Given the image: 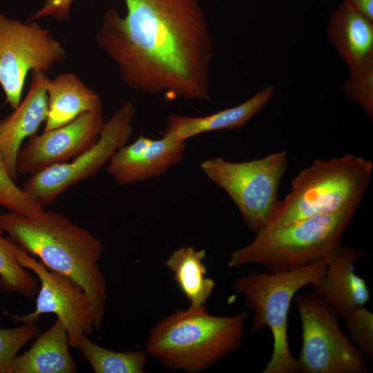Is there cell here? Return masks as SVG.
<instances>
[{"instance_id": "obj_1", "label": "cell", "mask_w": 373, "mask_h": 373, "mask_svg": "<svg viewBox=\"0 0 373 373\" xmlns=\"http://www.w3.org/2000/svg\"><path fill=\"white\" fill-rule=\"evenodd\" d=\"M127 12H106L99 47L132 89L208 101L213 41L198 0H124Z\"/></svg>"}, {"instance_id": "obj_2", "label": "cell", "mask_w": 373, "mask_h": 373, "mask_svg": "<svg viewBox=\"0 0 373 373\" xmlns=\"http://www.w3.org/2000/svg\"><path fill=\"white\" fill-rule=\"evenodd\" d=\"M0 228L48 269L67 276L84 288L93 307L95 328L99 330L107 300L106 280L99 264L100 240L66 216L52 211H44L35 217L2 213Z\"/></svg>"}, {"instance_id": "obj_3", "label": "cell", "mask_w": 373, "mask_h": 373, "mask_svg": "<svg viewBox=\"0 0 373 373\" xmlns=\"http://www.w3.org/2000/svg\"><path fill=\"white\" fill-rule=\"evenodd\" d=\"M247 318L245 311L214 316L205 306L178 310L153 326L146 351L170 370L204 371L240 347Z\"/></svg>"}, {"instance_id": "obj_4", "label": "cell", "mask_w": 373, "mask_h": 373, "mask_svg": "<svg viewBox=\"0 0 373 373\" xmlns=\"http://www.w3.org/2000/svg\"><path fill=\"white\" fill-rule=\"evenodd\" d=\"M358 205L266 229L248 245L233 250L228 267L259 265L270 272L289 271L329 262L341 247V238Z\"/></svg>"}, {"instance_id": "obj_5", "label": "cell", "mask_w": 373, "mask_h": 373, "mask_svg": "<svg viewBox=\"0 0 373 373\" xmlns=\"http://www.w3.org/2000/svg\"><path fill=\"white\" fill-rule=\"evenodd\" d=\"M372 171L371 161L352 154L314 160L292 180L291 191L279 201L266 229L334 213L347 206H360Z\"/></svg>"}, {"instance_id": "obj_6", "label": "cell", "mask_w": 373, "mask_h": 373, "mask_svg": "<svg viewBox=\"0 0 373 373\" xmlns=\"http://www.w3.org/2000/svg\"><path fill=\"white\" fill-rule=\"evenodd\" d=\"M329 263L319 262L289 271L252 273L234 279L233 289L242 294L252 312L253 332L268 327L273 350L263 373L300 372L288 341V315L291 300L300 289L311 285L325 273Z\"/></svg>"}, {"instance_id": "obj_7", "label": "cell", "mask_w": 373, "mask_h": 373, "mask_svg": "<svg viewBox=\"0 0 373 373\" xmlns=\"http://www.w3.org/2000/svg\"><path fill=\"white\" fill-rule=\"evenodd\" d=\"M287 166L285 151L247 162L215 157L200 164L206 176L232 199L255 234L265 231L275 215L279 184Z\"/></svg>"}, {"instance_id": "obj_8", "label": "cell", "mask_w": 373, "mask_h": 373, "mask_svg": "<svg viewBox=\"0 0 373 373\" xmlns=\"http://www.w3.org/2000/svg\"><path fill=\"white\" fill-rule=\"evenodd\" d=\"M302 325L303 373H366L365 356L341 329L336 312L314 293L294 296Z\"/></svg>"}, {"instance_id": "obj_9", "label": "cell", "mask_w": 373, "mask_h": 373, "mask_svg": "<svg viewBox=\"0 0 373 373\" xmlns=\"http://www.w3.org/2000/svg\"><path fill=\"white\" fill-rule=\"evenodd\" d=\"M135 115L132 102L123 104L104 122L94 144L68 162L30 175L21 186L23 191L44 207L53 204L74 184L95 175L118 149L127 144L133 133Z\"/></svg>"}, {"instance_id": "obj_10", "label": "cell", "mask_w": 373, "mask_h": 373, "mask_svg": "<svg viewBox=\"0 0 373 373\" xmlns=\"http://www.w3.org/2000/svg\"><path fill=\"white\" fill-rule=\"evenodd\" d=\"M66 55L62 44L36 21L23 23L0 12V85L12 109L21 101L28 73H45Z\"/></svg>"}, {"instance_id": "obj_11", "label": "cell", "mask_w": 373, "mask_h": 373, "mask_svg": "<svg viewBox=\"0 0 373 373\" xmlns=\"http://www.w3.org/2000/svg\"><path fill=\"white\" fill-rule=\"evenodd\" d=\"M19 263L32 271L41 283L36 307L30 313L8 314L20 323H37L40 316L52 313L65 326L70 347H75L83 335H89L95 327L93 307L84 288L72 278L48 269L17 244Z\"/></svg>"}, {"instance_id": "obj_12", "label": "cell", "mask_w": 373, "mask_h": 373, "mask_svg": "<svg viewBox=\"0 0 373 373\" xmlns=\"http://www.w3.org/2000/svg\"><path fill=\"white\" fill-rule=\"evenodd\" d=\"M103 116L102 107L60 127L32 136L18 153L17 173L32 175L83 153L98 140L104 122Z\"/></svg>"}, {"instance_id": "obj_13", "label": "cell", "mask_w": 373, "mask_h": 373, "mask_svg": "<svg viewBox=\"0 0 373 373\" xmlns=\"http://www.w3.org/2000/svg\"><path fill=\"white\" fill-rule=\"evenodd\" d=\"M186 142L162 136L153 140L140 134L118 149L108 162L106 171L121 185L132 184L159 176L183 157Z\"/></svg>"}, {"instance_id": "obj_14", "label": "cell", "mask_w": 373, "mask_h": 373, "mask_svg": "<svg viewBox=\"0 0 373 373\" xmlns=\"http://www.w3.org/2000/svg\"><path fill=\"white\" fill-rule=\"evenodd\" d=\"M44 72L32 71L25 98L13 112L0 120V154L12 178H17V158L22 143L38 131L48 115L47 84Z\"/></svg>"}, {"instance_id": "obj_15", "label": "cell", "mask_w": 373, "mask_h": 373, "mask_svg": "<svg viewBox=\"0 0 373 373\" xmlns=\"http://www.w3.org/2000/svg\"><path fill=\"white\" fill-rule=\"evenodd\" d=\"M367 255L365 250L344 246L329 262L325 274L311 285L313 293L345 318L370 300L366 281L355 273L354 262Z\"/></svg>"}, {"instance_id": "obj_16", "label": "cell", "mask_w": 373, "mask_h": 373, "mask_svg": "<svg viewBox=\"0 0 373 373\" xmlns=\"http://www.w3.org/2000/svg\"><path fill=\"white\" fill-rule=\"evenodd\" d=\"M274 91L272 85L266 84L241 104L204 116L171 114L167 119L163 136L186 142L204 133L240 128L262 110L272 98Z\"/></svg>"}, {"instance_id": "obj_17", "label": "cell", "mask_w": 373, "mask_h": 373, "mask_svg": "<svg viewBox=\"0 0 373 373\" xmlns=\"http://www.w3.org/2000/svg\"><path fill=\"white\" fill-rule=\"evenodd\" d=\"M67 330L58 318L30 348L0 367V373H75Z\"/></svg>"}, {"instance_id": "obj_18", "label": "cell", "mask_w": 373, "mask_h": 373, "mask_svg": "<svg viewBox=\"0 0 373 373\" xmlns=\"http://www.w3.org/2000/svg\"><path fill=\"white\" fill-rule=\"evenodd\" d=\"M327 32L349 70L373 61V21L342 3L332 12Z\"/></svg>"}, {"instance_id": "obj_19", "label": "cell", "mask_w": 373, "mask_h": 373, "mask_svg": "<svg viewBox=\"0 0 373 373\" xmlns=\"http://www.w3.org/2000/svg\"><path fill=\"white\" fill-rule=\"evenodd\" d=\"M48 115L44 131L65 125L79 115L102 108L99 95L75 74L60 73L48 79Z\"/></svg>"}, {"instance_id": "obj_20", "label": "cell", "mask_w": 373, "mask_h": 373, "mask_svg": "<svg viewBox=\"0 0 373 373\" xmlns=\"http://www.w3.org/2000/svg\"><path fill=\"white\" fill-rule=\"evenodd\" d=\"M205 256L204 249L180 247L169 255L164 263L189 302V307L204 306L215 288L214 280L207 277V268L203 263Z\"/></svg>"}, {"instance_id": "obj_21", "label": "cell", "mask_w": 373, "mask_h": 373, "mask_svg": "<svg viewBox=\"0 0 373 373\" xmlns=\"http://www.w3.org/2000/svg\"><path fill=\"white\" fill-rule=\"evenodd\" d=\"M75 348L95 373H143L148 363L146 350L113 351L95 343L86 334L79 339Z\"/></svg>"}, {"instance_id": "obj_22", "label": "cell", "mask_w": 373, "mask_h": 373, "mask_svg": "<svg viewBox=\"0 0 373 373\" xmlns=\"http://www.w3.org/2000/svg\"><path fill=\"white\" fill-rule=\"evenodd\" d=\"M3 232L0 228V287L31 299L38 292L36 279L19 263L16 255L17 244L4 237Z\"/></svg>"}, {"instance_id": "obj_23", "label": "cell", "mask_w": 373, "mask_h": 373, "mask_svg": "<svg viewBox=\"0 0 373 373\" xmlns=\"http://www.w3.org/2000/svg\"><path fill=\"white\" fill-rule=\"evenodd\" d=\"M0 206L9 211L30 217L41 214L44 210L35 203L10 175L0 154Z\"/></svg>"}, {"instance_id": "obj_24", "label": "cell", "mask_w": 373, "mask_h": 373, "mask_svg": "<svg viewBox=\"0 0 373 373\" xmlns=\"http://www.w3.org/2000/svg\"><path fill=\"white\" fill-rule=\"evenodd\" d=\"M349 71L350 75L343 84V93L357 104L372 122L373 61Z\"/></svg>"}, {"instance_id": "obj_25", "label": "cell", "mask_w": 373, "mask_h": 373, "mask_svg": "<svg viewBox=\"0 0 373 373\" xmlns=\"http://www.w3.org/2000/svg\"><path fill=\"white\" fill-rule=\"evenodd\" d=\"M355 345L368 358L373 356V314L365 306L353 309L345 318Z\"/></svg>"}, {"instance_id": "obj_26", "label": "cell", "mask_w": 373, "mask_h": 373, "mask_svg": "<svg viewBox=\"0 0 373 373\" xmlns=\"http://www.w3.org/2000/svg\"><path fill=\"white\" fill-rule=\"evenodd\" d=\"M40 332L36 323H23L21 326L0 328V367L17 355L20 349L37 337Z\"/></svg>"}, {"instance_id": "obj_27", "label": "cell", "mask_w": 373, "mask_h": 373, "mask_svg": "<svg viewBox=\"0 0 373 373\" xmlns=\"http://www.w3.org/2000/svg\"><path fill=\"white\" fill-rule=\"evenodd\" d=\"M74 0H44L43 6L27 20L36 21L46 17L57 20L70 18V7Z\"/></svg>"}, {"instance_id": "obj_28", "label": "cell", "mask_w": 373, "mask_h": 373, "mask_svg": "<svg viewBox=\"0 0 373 373\" xmlns=\"http://www.w3.org/2000/svg\"><path fill=\"white\" fill-rule=\"evenodd\" d=\"M343 3L373 21V0H343Z\"/></svg>"}]
</instances>
